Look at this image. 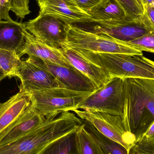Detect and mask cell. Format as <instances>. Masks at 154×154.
Here are the masks:
<instances>
[{
    "label": "cell",
    "mask_w": 154,
    "mask_h": 154,
    "mask_svg": "<svg viewBox=\"0 0 154 154\" xmlns=\"http://www.w3.org/2000/svg\"><path fill=\"white\" fill-rule=\"evenodd\" d=\"M124 86L122 122L137 141L154 122V79H124Z\"/></svg>",
    "instance_id": "obj_1"
},
{
    "label": "cell",
    "mask_w": 154,
    "mask_h": 154,
    "mask_svg": "<svg viewBox=\"0 0 154 154\" xmlns=\"http://www.w3.org/2000/svg\"><path fill=\"white\" fill-rule=\"evenodd\" d=\"M83 121L70 111L47 119L31 133L3 145L0 154H39L49 144L80 128Z\"/></svg>",
    "instance_id": "obj_2"
},
{
    "label": "cell",
    "mask_w": 154,
    "mask_h": 154,
    "mask_svg": "<svg viewBox=\"0 0 154 154\" xmlns=\"http://www.w3.org/2000/svg\"><path fill=\"white\" fill-rule=\"evenodd\" d=\"M23 90L29 93L31 104L35 109L48 119H53L62 112L75 109L77 105L92 93L59 87Z\"/></svg>",
    "instance_id": "obj_3"
},
{
    "label": "cell",
    "mask_w": 154,
    "mask_h": 154,
    "mask_svg": "<svg viewBox=\"0 0 154 154\" xmlns=\"http://www.w3.org/2000/svg\"><path fill=\"white\" fill-rule=\"evenodd\" d=\"M65 45L98 53L143 55L141 51L103 34L69 24Z\"/></svg>",
    "instance_id": "obj_4"
},
{
    "label": "cell",
    "mask_w": 154,
    "mask_h": 154,
    "mask_svg": "<svg viewBox=\"0 0 154 154\" xmlns=\"http://www.w3.org/2000/svg\"><path fill=\"white\" fill-rule=\"evenodd\" d=\"M101 65L110 78L154 79V61L143 55L99 53Z\"/></svg>",
    "instance_id": "obj_5"
},
{
    "label": "cell",
    "mask_w": 154,
    "mask_h": 154,
    "mask_svg": "<svg viewBox=\"0 0 154 154\" xmlns=\"http://www.w3.org/2000/svg\"><path fill=\"white\" fill-rule=\"evenodd\" d=\"M125 100L124 79L116 78L91 93L76 109L98 111L122 116Z\"/></svg>",
    "instance_id": "obj_6"
},
{
    "label": "cell",
    "mask_w": 154,
    "mask_h": 154,
    "mask_svg": "<svg viewBox=\"0 0 154 154\" xmlns=\"http://www.w3.org/2000/svg\"><path fill=\"white\" fill-rule=\"evenodd\" d=\"M91 31L122 42H129L145 34L154 32V28L146 14L140 19L127 18L119 21H104L93 23Z\"/></svg>",
    "instance_id": "obj_7"
},
{
    "label": "cell",
    "mask_w": 154,
    "mask_h": 154,
    "mask_svg": "<svg viewBox=\"0 0 154 154\" xmlns=\"http://www.w3.org/2000/svg\"><path fill=\"white\" fill-rule=\"evenodd\" d=\"M72 111L82 120L91 124L105 136L121 144L129 152L136 142L134 136L125 129L121 116L79 109Z\"/></svg>",
    "instance_id": "obj_8"
},
{
    "label": "cell",
    "mask_w": 154,
    "mask_h": 154,
    "mask_svg": "<svg viewBox=\"0 0 154 154\" xmlns=\"http://www.w3.org/2000/svg\"><path fill=\"white\" fill-rule=\"evenodd\" d=\"M59 50L69 65L88 78L97 88L110 80L98 53L66 45Z\"/></svg>",
    "instance_id": "obj_9"
},
{
    "label": "cell",
    "mask_w": 154,
    "mask_h": 154,
    "mask_svg": "<svg viewBox=\"0 0 154 154\" xmlns=\"http://www.w3.org/2000/svg\"><path fill=\"white\" fill-rule=\"evenodd\" d=\"M23 24L29 32L51 48L59 50L65 46L69 24L58 18L39 14Z\"/></svg>",
    "instance_id": "obj_10"
},
{
    "label": "cell",
    "mask_w": 154,
    "mask_h": 154,
    "mask_svg": "<svg viewBox=\"0 0 154 154\" xmlns=\"http://www.w3.org/2000/svg\"><path fill=\"white\" fill-rule=\"evenodd\" d=\"M34 64L50 73L61 88L82 92H93L97 87L88 78L75 68L68 67L29 56Z\"/></svg>",
    "instance_id": "obj_11"
},
{
    "label": "cell",
    "mask_w": 154,
    "mask_h": 154,
    "mask_svg": "<svg viewBox=\"0 0 154 154\" xmlns=\"http://www.w3.org/2000/svg\"><path fill=\"white\" fill-rule=\"evenodd\" d=\"M39 14L51 15L68 24L92 23L91 16L81 9L76 0H38Z\"/></svg>",
    "instance_id": "obj_12"
},
{
    "label": "cell",
    "mask_w": 154,
    "mask_h": 154,
    "mask_svg": "<svg viewBox=\"0 0 154 154\" xmlns=\"http://www.w3.org/2000/svg\"><path fill=\"white\" fill-rule=\"evenodd\" d=\"M47 119L31 103L11 125L0 134V146L13 142L34 131Z\"/></svg>",
    "instance_id": "obj_13"
},
{
    "label": "cell",
    "mask_w": 154,
    "mask_h": 154,
    "mask_svg": "<svg viewBox=\"0 0 154 154\" xmlns=\"http://www.w3.org/2000/svg\"><path fill=\"white\" fill-rule=\"evenodd\" d=\"M17 77L20 80V89L42 90L61 88L50 73L34 64L29 57L22 61Z\"/></svg>",
    "instance_id": "obj_14"
},
{
    "label": "cell",
    "mask_w": 154,
    "mask_h": 154,
    "mask_svg": "<svg viewBox=\"0 0 154 154\" xmlns=\"http://www.w3.org/2000/svg\"><path fill=\"white\" fill-rule=\"evenodd\" d=\"M22 32L24 35V42L17 53L20 58L26 54L43 61L63 66L73 67L69 65L59 50L51 48L37 39L27 30L23 24L22 27Z\"/></svg>",
    "instance_id": "obj_15"
},
{
    "label": "cell",
    "mask_w": 154,
    "mask_h": 154,
    "mask_svg": "<svg viewBox=\"0 0 154 154\" xmlns=\"http://www.w3.org/2000/svg\"><path fill=\"white\" fill-rule=\"evenodd\" d=\"M31 103L29 93L21 89L7 101L0 103V134L11 125Z\"/></svg>",
    "instance_id": "obj_16"
},
{
    "label": "cell",
    "mask_w": 154,
    "mask_h": 154,
    "mask_svg": "<svg viewBox=\"0 0 154 154\" xmlns=\"http://www.w3.org/2000/svg\"><path fill=\"white\" fill-rule=\"evenodd\" d=\"M23 25L13 20L0 21V48L18 53L24 42Z\"/></svg>",
    "instance_id": "obj_17"
},
{
    "label": "cell",
    "mask_w": 154,
    "mask_h": 154,
    "mask_svg": "<svg viewBox=\"0 0 154 154\" xmlns=\"http://www.w3.org/2000/svg\"><path fill=\"white\" fill-rule=\"evenodd\" d=\"M93 23L104 21H119L130 18L117 0H101L88 12Z\"/></svg>",
    "instance_id": "obj_18"
},
{
    "label": "cell",
    "mask_w": 154,
    "mask_h": 154,
    "mask_svg": "<svg viewBox=\"0 0 154 154\" xmlns=\"http://www.w3.org/2000/svg\"><path fill=\"white\" fill-rule=\"evenodd\" d=\"M77 130L51 143L39 154H79Z\"/></svg>",
    "instance_id": "obj_19"
},
{
    "label": "cell",
    "mask_w": 154,
    "mask_h": 154,
    "mask_svg": "<svg viewBox=\"0 0 154 154\" xmlns=\"http://www.w3.org/2000/svg\"><path fill=\"white\" fill-rule=\"evenodd\" d=\"M84 128L99 146L103 154H129V152L121 144L105 136L91 124L85 121Z\"/></svg>",
    "instance_id": "obj_20"
},
{
    "label": "cell",
    "mask_w": 154,
    "mask_h": 154,
    "mask_svg": "<svg viewBox=\"0 0 154 154\" xmlns=\"http://www.w3.org/2000/svg\"><path fill=\"white\" fill-rule=\"evenodd\" d=\"M22 61L16 52L0 48V69L5 77H17Z\"/></svg>",
    "instance_id": "obj_21"
},
{
    "label": "cell",
    "mask_w": 154,
    "mask_h": 154,
    "mask_svg": "<svg viewBox=\"0 0 154 154\" xmlns=\"http://www.w3.org/2000/svg\"><path fill=\"white\" fill-rule=\"evenodd\" d=\"M79 154H103L99 146L84 128V123L77 130Z\"/></svg>",
    "instance_id": "obj_22"
},
{
    "label": "cell",
    "mask_w": 154,
    "mask_h": 154,
    "mask_svg": "<svg viewBox=\"0 0 154 154\" xmlns=\"http://www.w3.org/2000/svg\"><path fill=\"white\" fill-rule=\"evenodd\" d=\"M125 43L138 50L154 53V32L147 33Z\"/></svg>",
    "instance_id": "obj_23"
},
{
    "label": "cell",
    "mask_w": 154,
    "mask_h": 154,
    "mask_svg": "<svg viewBox=\"0 0 154 154\" xmlns=\"http://www.w3.org/2000/svg\"><path fill=\"white\" fill-rule=\"evenodd\" d=\"M125 11L127 16L133 19H140L143 16L144 11L136 0H117Z\"/></svg>",
    "instance_id": "obj_24"
},
{
    "label": "cell",
    "mask_w": 154,
    "mask_h": 154,
    "mask_svg": "<svg viewBox=\"0 0 154 154\" xmlns=\"http://www.w3.org/2000/svg\"><path fill=\"white\" fill-rule=\"evenodd\" d=\"M11 11L15 14L18 19L22 20L31 13L29 0H10Z\"/></svg>",
    "instance_id": "obj_25"
},
{
    "label": "cell",
    "mask_w": 154,
    "mask_h": 154,
    "mask_svg": "<svg viewBox=\"0 0 154 154\" xmlns=\"http://www.w3.org/2000/svg\"><path fill=\"white\" fill-rule=\"evenodd\" d=\"M129 152V154H154V140L139 139Z\"/></svg>",
    "instance_id": "obj_26"
},
{
    "label": "cell",
    "mask_w": 154,
    "mask_h": 154,
    "mask_svg": "<svg viewBox=\"0 0 154 154\" xmlns=\"http://www.w3.org/2000/svg\"><path fill=\"white\" fill-rule=\"evenodd\" d=\"M11 7L10 0H0V19L1 20L8 21L13 20L9 15Z\"/></svg>",
    "instance_id": "obj_27"
},
{
    "label": "cell",
    "mask_w": 154,
    "mask_h": 154,
    "mask_svg": "<svg viewBox=\"0 0 154 154\" xmlns=\"http://www.w3.org/2000/svg\"><path fill=\"white\" fill-rule=\"evenodd\" d=\"M101 1V0H76L79 7L87 13Z\"/></svg>",
    "instance_id": "obj_28"
},
{
    "label": "cell",
    "mask_w": 154,
    "mask_h": 154,
    "mask_svg": "<svg viewBox=\"0 0 154 154\" xmlns=\"http://www.w3.org/2000/svg\"><path fill=\"white\" fill-rule=\"evenodd\" d=\"M144 13L146 14L154 28V7L149 5H143Z\"/></svg>",
    "instance_id": "obj_29"
},
{
    "label": "cell",
    "mask_w": 154,
    "mask_h": 154,
    "mask_svg": "<svg viewBox=\"0 0 154 154\" xmlns=\"http://www.w3.org/2000/svg\"><path fill=\"white\" fill-rule=\"evenodd\" d=\"M140 139H145L146 140H154V122L149 128L148 130L138 140Z\"/></svg>",
    "instance_id": "obj_30"
},
{
    "label": "cell",
    "mask_w": 154,
    "mask_h": 154,
    "mask_svg": "<svg viewBox=\"0 0 154 154\" xmlns=\"http://www.w3.org/2000/svg\"><path fill=\"white\" fill-rule=\"evenodd\" d=\"M143 5H149L154 7V0H142Z\"/></svg>",
    "instance_id": "obj_31"
},
{
    "label": "cell",
    "mask_w": 154,
    "mask_h": 154,
    "mask_svg": "<svg viewBox=\"0 0 154 154\" xmlns=\"http://www.w3.org/2000/svg\"><path fill=\"white\" fill-rule=\"evenodd\" d=\"M136 2H137V3L139 4V5H140V7H141L142 9H143L144 10L142 0H136Z\"/></svg>",
    "instance_id": "obj_32"
},
{
    "label": "cell",
    "mask_w": 154,
    "mask_h": 154,
    "mask_svg": "<svg viewBox=\"0 0 154 154\" xmlns=\"http://www.w3.org/2000/svg\"><path fill=\"white\" fill-rule=\"evenodd\" d=\"M5 77H6L5 75L4 74L2 73V72L1 69H0V82H1L2 80Z\"/></svg>",
    "instance_id": "obj_33"
},
{
    "label": "cell",
    "mask_w": 154,
    "mask_h": 154,
    "mask_svg": "<svg viewBox=\"0 0 154 154\" xmlns=\"http://www.w3.org/2000/svg\"><path fill=\"white\" fill-rule=\"evenodd\" d=\"M2 20L1 19H0V21H1Z\"/></svg>",
    "instance_id": "obj_34"
},
{
    "label": "cell",
    "mask_w": 154,
    "mask_h": 154,
    "mask_svg": "<svg viewBox=\"0 0 154 154\" xmlns=\"http://www.w3.org/2000/svg\"><path fill=\"white\" fill-rule=\"evenodd\" d=\"M35 1H36L37 2H38V0H35Z\"/></svg>",
    "instance_id": "obj_35"
}]
</instances>
